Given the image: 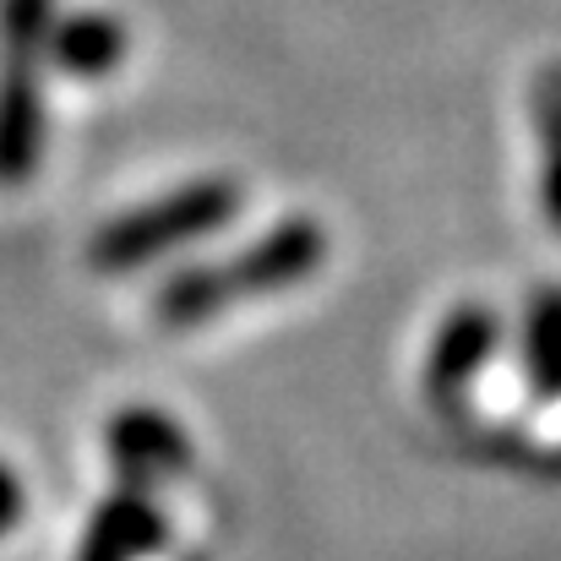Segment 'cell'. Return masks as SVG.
<instances>
[{
  "mask_svg": "<svg viewBox=\"0 0 561 561\" xmlns=\"http://www.w3.org/2000/svg\"><path fill=\"white\" fill-rule=\"evenodd\" d=\"M126 49H131V38L115 11H71V16H55V27H49V66L66 71L71 82L115 77Z\"/></svg>",
  "mask_w": 561,
  "mask_h": 561,
  "instance_id": "obj_6",
  "label": "cell"
},
{
  "mask_svg": "<svg viewBox=\"0 0 561 561\" xmlns=\"http://www.w3.org/2000/svg\"><path fill=\"white\" fill-rule=\"evenodd\" d=\"M524 381L540 403L561 398V284H546L524 306Z\"/></svg>",
  "mask_w": 561,
  "mask_h": 561,
  "instance_id": "obj_8",
  "label": "cell"
},
{
  "mask_svg": "<svg viewBox=\"0 0 561 561\" xmlns=\"http://www.w3.org/2000/svg\"><path fill=\"white\" fill-rule=\"evenodd\" d=\"M322 262H328V229L317 218H278L245 251H234L224 262H196V267H181L175 278H164L153 289L148 311L170 333L202 328V322H213L234 306L300 289L306 278L322 273Z\"/></svg>",
  "mask_w": 561,
  "mask_h": 561,
  "instance_id": "obj_1",
  "label": "cell"
},
{
  "mask_svg": "<svg viewBox=\"0 0 561 561\" xmlns=\"http://www.w3.org/2000/svg\"><path fill=\"white\" fill-rule=\"evenodd\" d=\"M22 513H27V491H22L16 469L0 463V535H11V529L22 524Z\"/></svg>",
  "mask_w": 561,
  "mask_h": 561,
  "instance_id": "obj_10",
  "label": "cell"
},
{
  "mask_svg": "<svg viewBox=\"0 0 561 561\" xmlns=\"http://www.w3.org/2000/svg\"><path fill=\"white\" fill-rule=\"evenodd\" d=\"M55 0H0V191L27 186L49 148V27Z\"/></svg>",
  "mask_w": 561,
  "mask_h": 561,
  "instance_id": "obj_2",
  "label": "cell"
},
{
  "mask_svg": "<svg viewBox=\"0 0 561 561\" xmlns=\"http://www.w3.org/2000/svg\"><path fill=\"white\" fill-rule=\"evenodd\" d=\"M529 115H535V142H540V213L561 234V60L540 66L529 88Z\"/></svg>",
  "mask_w": 561,
  "mask_h": 561,
  "instance_id": "obj_9",
  "label": "cell"
},
{
  "mask_svg": "<svg viewBox=\"0 0 561 561\" xmlns=\"http://www.w3.org/2000/svg\"><path fill=\"white\" fill-rule=\"evenodd\" d=\"M104 447H110V463H115L121 485L148 491V496L164 480H181L191 469V436L164 409H148V403L121 409L104 431Z\"/></svg>",
  "mask_w": 561,
  "mask_h": 561,
  "instance_id": "obj_5",
  "label": "cell"
},
{
  "mask_svg": "<svg viewBox=\"0 0 561 561\" xmlns=\"http://www.w3.org/2000/svg\"><path fill=\"white\" fill-rule=\"evenodd\" d=\"M245 191L234 175H202L186 186L153 196L148 207H131L121 218H110L93 240H88V267L104 273V278H121V273H142L175 251H186L196 240L218 234L234 224Z\"/></svg>",
  "mask_w": 561,
  "mask_h": 561,
  "instance_id": "obj_3",
  "label": "cell"
},
{
  "mask_svg": "<svg viewBox=\"0 0 561 561\" xmlns=\"http://www.w3.org/2000/svg\"><path fill=\"white\" fill-rule=\"evenodd\" d=\"M496 344H502V317L480 300H463L453 306L431 344H425V360H420V387L436 409H463V398L474 392L480 371L496 360Z\"/></svg>",
  "mask_w": 561,
  "mask_h": 561,
  "instance_id": "obj_4",
  "label": "cell"
},
{
  "mask_svg": "<svg viewBox=\"0 0 561 561\" xmlns=\"http://www.w3.org/2000/svg\"><path fill=\"white\" fill-rule=\"evenodd\" d=\"M164 535H170V529H164V513L153 507V496L121 485V491L104 496V507L93 513L77 561H142L148 551L164 546Z\"/></svg>",
  "mask_w": 561,
  "mask_h": 561,
  "instance_id": "obj_7",
  "label": "cell"
}]
</instances>
